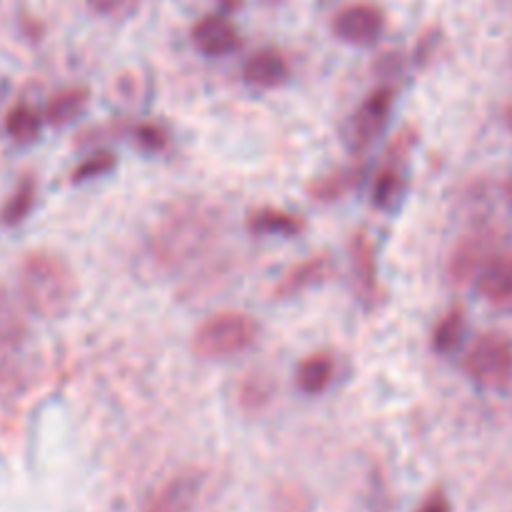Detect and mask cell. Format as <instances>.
Returning <instances> with one entry per match:
<instances>
[{"instance_id": "6da1fadb", "label": "cell", "mask_w": 512, "mask_h": 512, "mask_svg": "<svg viewBox=\"0 0 512 512\" xmlns=\"http://www.w3.org/2000/svg\"><path fill=\"white\" fill-rule=\"evenodd\" d=\"M18 290L25 308L45 320L60 318L75 300V275L60 255L38 250L20 263Z\"/></svg>"}, {"instance_id": "7a4b0ae2", "label": "cell", "mask_w": 512, "mask_h": 512, "mask_svg": "<svg viewBox=\"0 0 512 512\" xmlns=\"http://www.w3.org/2000/svg\"><path fill=\"white\" fill-rule=\"evenodd\" d=\"M218 230V218L200 205H183L165 215L150 240L153 258L165 268H178L205 250Z\"/></svg>"}, {"instance_id": "3957f363", "label": "cell", "mask_w": 512, "mask_h": 512, "mask_svg": "<svg viewBox=\"0 0 512 512\" xmlns=\"http://www.w3.org/2000/svg\"><path fill=\"white\" fill-rule=\"evenodd\" d=\"M258 323L245 313H218L205 320L193 338V350L200 358L220 360L245 353L258 340Z\"/></svg>"}, {"instance_id": "277c9868", "label": "cell", "mask_w": 512, "mask_h": 512, "mask_svg": "<svg viewBox=\"0 0 512 512\" xmlns=\"http://www.w3.org/2000/svg\"><path fill=\"white\" fill-rule=\"evenodd\" d=\"M463 368L480 388H508L512 383V343L500 333L480 335L465 353Z\"/></svg>"}, {"instance_id": "5b68a950", "label": "cell", "mask_w": 512, "mask_h": 512, "mask_svg": "<svg viewBox=\"0 0 512 512\" xmlns=\"http://www.w3.org/2000/svg\"><path fill=\"white\" fill-rule=\"evenodd\" d=\"M393 100L395 95L390 88H378L375 93H370V98L360 105L358 113L350 118L348 130H345L350 148L363 150L378 138L380 130L388 125L390 113H393Z\"/></svg>"}, {"instance_id": "8992f818", "label": "cell", "mask_w": 512, "mask_h": 512, "mask_svg": "<svg viewBox=\"0 0 512 512\" xmlns=\"http://www.w3.org/2000/svg\"><path fill=\"white\" fill-rule=\"evenodd\" d=\"M333 30L350 45H373L385 30L383 10L370 3H355L340 10L333 20Z\"/></svg>"}, {"instance_id": "52a82bcc", "label": "cell", "mask_w": 512, "mask_h": 512, "mask_svg": "<svg viewBox=\"0 0 512 512\" xmlns=\"http://www.w3.org/2000/svg\"><path fill=\"white\" fill-rule=\"evenodd\" d=\"M203 473L183 470L173 475L165 485H160L145 503V512H193L203 493Z\"/></svg>"}, {"instance_id": "ba28073f", "label": "cell", "mask_w": 512, "mask_h": 512, "mask_svg": "<svg viewBox=\"0 0 512 512\" xmlns=\"http://www.w3.org/2000/svg\"><path fill=\"white\" fill-rule=\"evenodd\" d=\"M193 43L203 55L220 58V55H228L238 48L240 35L238 28L223 15H205L195 23Z\"/></svg>"}, {"instance_id": "9c48e42d", "label": "cell", "mask_w": 512, "mask_h": 512, "mask_svg": "<svg viewBox=\"0 0 512 512\" xmlns=\"http://www.w3.org/2000/svg\"><path fill=\"white\" fill-rule=\"evenodd\" d=\"M475 288L490 303H512V255H490L478 268Z\"/></svg>"}, {"instance_id": "30bf717a", "label": "cell", "mask_w": 512, "mask_h": 512, "mask_svg": "<svg viewBox=\"0 0 512 512\" xmlns=\"http://www.w3.org/2000/svg\"><path fill=\"white\" fill-rule=\"evenodd\" d=\"M288 75V63L275 50H260V53L250 55L243 65L245 83L255 85V88H275V85L285 83Z\"/></svg>"}, {"instance_id": "8fae6325", "label": "cell", "mask_w": 512, "mask_h": 512, "mask_svg": "<svg viewBox=\"0 0 512 512\" xmlns=\"http://www.w3.org/2000/svg\"><path fill=\"white\" fill-rule=\"evenodd\" d=\"M25 340V323L20 310L15 308L13 298L0 288V363L13 360L20 353Z\"/></svg>"}, {"instance_id": "7c38bea8", "label": "cell", "mask_w": 512, "mask_h": 512, "mask_svg": "<svg viewBox=\"0 0 512 512\" xmlns=\"http://www.w3.org/2000/svg\"><path fill=\"white\" fill-rule=\"evenodd\" d=\"M350 255H353V273L363 298H370L378 288V265H375V250L365 235H355L350 243Z\"/></svg>"}, {"instance_id": "4fadbf2b", "label": "cell", "mask_w": 512, "mask_h": 512, "mask_svg": "<svg viewBox=\"0 0 512 512\" xmlns=\"http://www.w3.org/2000/svg\"><path fill=\"white\" fill-rule=\"evenodd\" d=\"M335 375V363L330 355L318 353L310 355L308 360H303L298 368V388L308 395H318L333 383Z\"/></svg>"}, {"instance_id": "5bb4252c", "label": "cell", "mask_w": 512, "mask_h": 512, "mask_svg": "<svg viewBox=\"0 0 512 512\" xmlns=\"http://www.w3.org/2000/svg\"><path fill=\"white\" fill-rule=\"evenodd\" d=\"M85 103H88V90L85 88H68L63 93L53 95L45 105L43 120H48L50 125H68L83 113Z\"/></svg>"}, {"instance_id": "9a60e30c", "label": "cell", "mask_w": 512, "mask_h": 512, "mask_svg": "<svg viewBox=\"0 0 512 512\" xmlns=\"http://www.w3.org/2000/svg\"><path fill=\"white\" fill-rule=\"evenodd\" d=\"M40 128H43V115L25 103H18L5 115V130L20 145H28L33 140H38Z\"/></svg>"}, {"instance_id": "2e32d148", "label": "cell", "mask_w": 512, "mask_h": 512, "mask_svg": "<svg viewBox=\"0 0 512 512\" xmlns=\"http://www.w3.org/2000/svg\"><path fill=\"white\" fill-rule=\"evenodd\" d=\"M248 228L255 235H298L303 223L283 210H255L248 218Z\"/></svg>"}, {"instance_id": "e0dca14e", "label": "cell", "mask_w": 512, "mask_h": 512, "mask_svg": "<svg viewBox=\"0 0 512 512\" xmlns=\"http://www.w3.org/2000/svg\"><path fill=\"white\" fill-rule=\"evenodd\" d=\"M330 268H333V265H330L328 258L305 260L298 268L290 270V275L283 280V285H280V295H293L298 293V290L313 288V285L323 283L330 275Z\"/></svg>"}, {"instance_id": "ac0fdd59", "label": "cell", "mask_w": 512, "mask_h": 512, "mask_svg": "<svg viewBox=\"0 0 512 512\" xmlns=\"http://www.w3.org/2000/svg\"><path fill=\"white\" fill-rule=\"evenodd\" d=\"M465 333V315L463 310H450L438 325H435V333H433V348L438 350L440 355H448L453 353L455 348L460 345Z\"/></svg>"}, {"instance_id": "d6986e66", "label": "cell", "mask_w": 512, "mask_h": 512, "mask_svg": "<svg viewBox=\"0 0 512 512\" xmlns=\"http://www.w3.org/2000/svg\"><path fill=\"white\" fill-rule=\"evenodd\" d=\"M35 205V183L30 178H25L23 183L15 188V193L10 195L8 203L3 205V223L5 225H18L23 223L30 215Z\"/></svg>"}, {"instance_id": "ffe728a7", "label": "cell", "mask_w": 512, "mask_h": 512, "mask_svg": "<svg viewBox=\"0 0 512 512\" xmlns=\"http://www.w3.org/2000/svg\"><path fill=\"white\" fill-rule=\"evenodd\" d=\"M400 193H403V175L395 168L383 170L373 185V203L378 205V208L390 210L395 208V203L400 200Z\"/></svg>"}, {"instance_id": "44dd1931", "label": "cell", "mask_w": 512, "mask_h": 512, "mask_svg": "<svg viewBox=\"0 0 512 512\" xmlns=\"http://www.w3.org/2000/svg\"><path fill=\"white\" fill-rule=\"evenodd\" d=\"M118 165V160H115L113 153H95L90 155V158H85L83 163L78 165V168L73 170V183H85V180H93V178H100V175H108L110 170Z\"/></svg>"}, {"instance_id": "7402d4cb", "label": "cell", "mask_w": 512, "mask_h": 512, "mask_svg": "<svg viewBox=\"0 0 512 512\" xmlns=\"http://www.w3.org/2000/svg\"><path fill=\"white\" fill-rule=\"evenodd\" d=\"M270 395H273V385H270V380L255 373L245 380L243 390H240V400H243L245 408L250 410L263 408V405L270 400Z\"/></svg>"}, {"instance_id": "603a6c76", "label": "cell", "mask_w": 512, "mask_h": 512, "mask_svg": "<svg viewBox=\"0 0 512 512\" xmlns=\"http://www.w3.org/2000/svg\"><path fill=\"white\" fill-rule=\"evenodd\" d=\"M135 5L138 0H88V8L98 15H123Z\"/></svg>"}, {"instance_id": "cb8c5ba5", "label": "cell", "mask_w": 512, "mask_h": 512, "mask_svg": "<svg viewBox=\"0 0 512 512\" xmlns=\"http://www.w3.org/2000/svg\"><path fill=\"white\" fill-rule=\"evenodd\" d=\"M135 138H138V143L148 150H160L168 143V135H165V130H160L158 125H140V128L135 130Z\"/></svg>"}, {"instance_id": "d4e9b609", "label": "cell", "mask_w": 512, "mask_h": 512, "mask_svg": "<svg viewBox=\"0 0 512 512\" xmlns=\"http://www.w3.org/2000/svg\"><path fill=\"white\" fill-rule=\"evenodd\" d=\"M418 512H450V503L443 493H433L423 505H420Z\"/></svg>"}, {"instance_id": "484cf974", "label": "cell", "mask_w": 512, "mask_h": 512, "mask_svg": "<svg viewBox=\"0 0 512 512\" xmlns=\"http://www.w3.org/2000/svg\"><path fill=\"white\" fill-rule=\"evenodd\" d=\"M505 198H508V203L512 205V175L508 178V183H505Z\"/></svg>"}]
</instances>
